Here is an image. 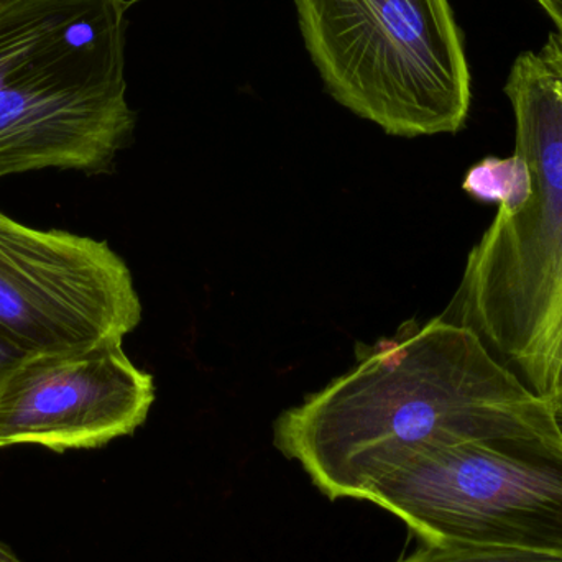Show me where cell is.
Instances as JSON below:
<instances>
[{
  "label": "cell",
  "mask_w": 562,
  "mask_h": 562,
  "mask_svg": "<svg viewBox=\"0 0 562 562\" xmlns=\"http://www.w3.org/2000/svg\"><path fill=\"white\" fill-rule=\"evenodd\" d=\"M362 352L353 369L273 426L277 449L330 501L363 502L376 482L432 446L561 439L550 403L469 327L441 316L406 323Z\"/></svg>",
  "instance_id": "6da1fadb"
},
{
  "label": "cell",
  "mask_w": 562,
  "mask_h": 562,
  "mask_svg": "<svg viewBox=\"0 0 562 562\" xmlns=\"http://www.w3.org/2000/svg\"><path fill=\"white\" fill-rule=\"evenodd\" d=\"M505 94L530 196L498 210L442 319L477 333L541 398L562 392V35L514 63Z\"/></svg>",
  "instance_id": "7a4b0ae2"
},
{
  "label": "cell",
  "mask_w": 562,
  "mask_h": 562,
  "mask_svg": "<svg viewBox=\"0 0 562 562\" xmlns=\"http://www.w3.org/2000/svg\"><path fill=\"white\" fill-rule=\"evenodd\" d=\"M125 0H0V178L108 171L131 138Z\"/></svg>",
  "instance_id": "3957f363"
},
{
  "label": "cell",
  "mask_w": 562,
  "mask_h": 562,
  "mask_svg": "<svg viewBox=\"0 0 562 562\" xmlns=\"http://www.w3.org/2000/svg\"><path fill=\"white\" fill-rule=\"evenodd\" d=\"M304 45L344 108L396 137L454 134L471 72L449 0H294Z\"/></svg>",
  "instance_id": "277c9868"
},
{
  "label": "cell",
  "mask_w": 562,
  "mask_h": 562,
  "mask_svg": "<svg viewBox=\"0 0 562 562\" xmlns=\"http://www.w3.org/2000/svg\"><path fill=\"white\" fill-rule=\"evenodd\" d=\"M363 502L395 515L423 543L562 557V441L432 446L376 482Z\"/></svg>",
  "instance_id": "5b68a950"
},
{
  "label": "cell",
  "mask_w": 562,
  "mask_h": 562,
  "mask_svg": "<svg viewBox=\"0 0 562 562\" xmlns=\"http://www.w3.org/2000/svg\"><path fill=\"white\" fill-rule=\"evenodd\" d=\"M142 303L108 243L0 211V336L26 353L122 344Z\"/></svg>",
  "instance_id": "8992f818"
},
{
  "label": "cell",
  "mask_w": 562,
  "mask_h": 562,
  "mask_svg": "<svg viewBox=\"0 0 562 562\" xmlns=\"http://www.w3.org/2000/svg\"><path fill=\"white\" fill-rule=\"evenodd\" d=\"M154 402V376L122 344L25 353L0 383V449L102 448L140 428Z\"/></svg>",
  "instance_id": "52a82bcc"
},
{
  "label": "cell",
  "mask_w": 562,
  "mask_h": 562,
  "mask_svg": "<svg viewBox=\"0 0 562 562\" xmlns=\"http://www.w3.org/2000/svg\"><path fill=\"white\" fill-rule=\"evenodd\" d=\"M462 188L475 200L515 211L530 196V171L520 157L485 158L469 170Z\"/></svg>",
  "instance_id": "ba28073f"
},
{
  "label": "cell",
  "mask_w": 562,
  "mask_h": 562,
  "mask_svg": "<svg viewBox=\"0 0 562 562\" xmlns=\"http://www.w3.org/2000/svg\"><path fill=\"white\" fill-rule=\"evenodd\" d=\"M396 562H562V557L479 544L423 543L415 553Z\"/></svg>",
  "instance_id": "9c48e42d"
},
{
  "label": "cell",
  "mask_w": 562,
  "mask_h": 562,
  "mask_svg": "<svg viewBox=\"0 0 562 562\" xmlns=\"http://www.w3.org/2000/svg\"><path fill=\"white\" fill-rule=\"evenodd\" d=\"M26 352L13 346L5 337L0 336V383L5 379L7 373L15 367V363L25 356Z\"/></svg>",
  "instance_id": "30bf717a"
},
{
  "label": "cell",
  "mask_w": 562,
  "mask_h": 562,
  "mask_svg": "<svg viewBox=\"0 0 562 562\" xmlns=\"http://www.w3.org/2000/svg\"><path fill=\"white\" fill-rule=\"evenodd\" d=\"M544 12L551 16L554 23H557L558 32L562 35V0H537Z\"/></svg>",
  "instance_id": "8fae6325"
},
{
  "label": "cell",
  "mask_w": 562,
  "mask_h": 562,
  "mask_svg": "<svg viewBox=\"0 0 562 562\" xmlns=\"http://www.w3.org/2000/svg\"><path fill=\"white\" fill-rule=\"evenodd\" d=\"M547 402L550 403L551 416H553L554 426H557L562 439V392L551 396Z\"/></svg>",
  "instance_id": "7c38bea8"
},
{
  "label": "cell",
  "mask_w": 562,
  "mask_h": 562,
  "mask_svg": "<svg viewBox=\"0 0 562 562\" xmlns=\"http://www.w3.org/2000/svg\"><path fill=\"white\" fill-rule=\"evenodd\" d=\"M0 562H23L7 544L0 543Z\"/></svg>",
  "instance_id": "4fadbf2b"
}]
</instances>
